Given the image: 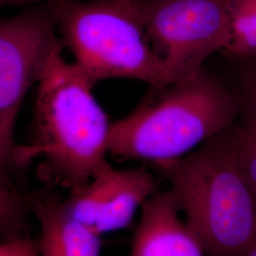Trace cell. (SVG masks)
Instances as JSON below:
<instances>
[{
  "instance_id": "ba28073f",
  "label": "cell",
  "mask_w": 256,
  "mask_h": 256,
  "mask_svg": "<svg viewBox=\"0 0 256 256\" xmlns=\"http://www.w3.org/2000/svg\"><path fill=\"white\" fill-rule=\"evenodd\" d=\"M180 212L172 189L147 200L142 207L130 256H208Z\"/></svg>"
},
{
  "instance_id": "8992f818",
  "label": "cell",
  "mask_w": 256,
  "mask_h": 256,
  "mask_svg": "<svg viewBox=\"0 0 256 256\" xmlns=\"http://www.w3.org/2000/svg\"><path fill=\"white\" fill-rule=\"evenodd\" d=\"M50 5L0 23V164L1 176L16 172V122L28 92L39 82L48 60L61 46Z\"/></svg>"
},
{
  "instance_id": "7c38bea8",
  "label": "cell",
  "mask_w": 256,
  "mask_h": 256,
  "mask_svg": "<svg viewBox=\"0 0 256 256\" xmlns=\"http://www.w3.org/2000/svg\"><path fill=\"white\" fill-rule=\"evenodd\" d=\"M236 124L239 164L256 202V114L241 112Z\"/></svg>"
},
{
  "instance_id": "7a4b0ae2",
  "label": "cell",
  "mask_w": 256,
  "mask_h": 256,
  "mask_svg": "<svg viewBox=\"0 0 256 256\" xmlns=\"http://www.w3.org/2000/svg\"><path fill=\"white\" fill-rule=\"evenodd\" d=\"M240 114L223 78L203 66L182 80L150 86L137 108L111 124L108 154L154 164L172 162L236 124Z\"/></svg>"
},
{
  "instance_id": "5b68a950",
  "label": "cell",
  "mask_w": 256,
  "mask_h": 256,
  "mask_svg": "<svg viewBox=\"0 0 256 256\" xmlns=\"http://www.w3.org/2000/svg\"><path fill=\"white\" fill-rule=\"evenodd\" d=\"M234 0H137L147 36L171 82L200 70L229 42Z\"/></svg>"
},
{
  "instance_id": "3957f363",
  "label": "cell",
  "mask_w": 256,
  "mask_h": 256,
  "mask_svg": "<svg viewBox=\"0 0 256 256\" xmlns=\"http://www.w3.org/2000/svg\"><path fill=\"white\" fill-rule=\"evenodd\" d=\"M155 168L207 256H244L256 244V202L239 164L236 124Z\"/></svg>"
},
{
  "instance_id": "6da1fadb",
  "label": "cell",
  "mask_w": 256,
  "mask_h": 256,
  "mask_svg": "<svg viewBox=\"0 0 256 256\" xmlns=\"http://www.w3.org/2000/svg\"><path fill=\"white\" fill-rule=\"evenodd\" d=\"M78 66L68 63L62 46L38 82L30 142L19 146L16 171L40 158L44 182L68 190L88 182L108 164L111 124Z\"/></svg>"
},
{
  "instance_id": "4fadbf2b",
  "label": "cell",
  "mask_w": 256,
  "mask_h": 256,
  "mask_svg": "<svg viewBox=\"0 0 256 256\" xmlns=\"http://www.w3.org/2000/svg\"><path fill=\"white\" fill-rule=\"evenodd\" d=\"M0 256H40L38 244L23 236L4 239L0 245Z\"/></svg>"
},
{
  "instance_id": "9c48e42d",
  "label": "cell",
  "mask_w": 256,
  "mask_h": 256,
  "mask_svg": "<svg viewBox=\"0 0 256 256\" xmlns=\"http://www.w3.org/2000/svg\"><path fill=\"white\" fill-rule=\"evenodd\" d=\"M32 210L40 225V256H100V234L75 220L54 194L32 196Z\"/></svg>"
},
{
  "instance_id": "8fae6325",
  "label": "cell",
  "mask_w": 256,
  "mask_h": 256,
  "mask_svg": "<svg viewBox=\"0 0 256 256\" xmlns=\"http://www.w3.org/2000/svg\"><path fill=\"white\" fill-rule=\"evenodd\" d=\"M223 56L229 72L227 80H223L236 97L241 112L256 115V54Z\"/></svg>"
},
{
  "instance_id": "5bb4252c",
  "label": "cell",
  "mask_w": 256,
  "mask_h": 256,
  "mask_svg": "<svg viewBox=\"0 0 256 256\" xmlns=\"http://www.w3.org/2000/svg\"><path fill=\"white\" fill-rule=\"evenodd\" d=\"M40 1L54 2L56 0H0L2 5H22V4H28V3H36Z\"/></svg>"
},
{
  "instance_id": "277c9868",
  "label": "cell",
  "mask_w": 256,
  "mask_h": 256,
  "mask_svg": "<svg viewBox=\"0 0 256 256\" xmlns=\"http://www.w3.org/2000/svg\"><path fill=\"white\" fill-rule=\"evenodd\" d=\"M50 3L64 44L92 86L115 78L149 86L171 82L147 36L137 0Z\"/></svg>"
},
{
  "instance_id": "30bf717a",
  "label": "cell",
  "mask_w": 256,
  "mask_h": 256,
  "mask_svg": "<svg viewBox=\"0 0 256 256\" xmlns=\"http://www.w3.org/2000/svg\"><path fill=\"white\" fill-rule=\"evenodd\" d=\"M227 56L256 54V0H234L230 10V34Z\"/></svg>"
},
{
  "instance_id": "9a60e30c",
  "label": "cell",
  "mask_w": 256,
  "mask_h": 256,
  "mask_svg": "<svg viewBox=\"0 0 256 256\" xmlns=\"http://www.w3.org/2000/svg\"><path fill=\"white\" fill-rule=\"evenodd\" d=\"M244 256H256V243Z\"/></svg>"
},
{
  "instance_id": "52a82bcc",
  "label": "cell",
  "mask_w": 256,
  "mask_h": 256,
  "mask_svg": "<svg viewBox=\"0 0 256 256\" xmlns=\"http://www.w3.org/2000/svg\"><path fill=\"white\" fill-rule=\"evenodd\" d=\"M158 183L144 167L117 170L108 164L92 180L70 190L64 207L96 234L126 228L138 208L158 192Z\"/></svg>"
}]
</instances>
